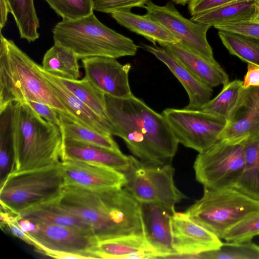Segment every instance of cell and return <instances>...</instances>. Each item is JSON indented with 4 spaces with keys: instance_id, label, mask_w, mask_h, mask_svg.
I'll return each mask as SVG.
<instances>
[{
    "instance_id": "obj_1",
    "label": "cell",
    "mask_w": 259,
    "mask_h": 259,
    "mask_svg": "<svg viewBox=\"0 0 259 259\" xmlns=\"http://www.w3.org/2000/svg\"><path fill=\"white\" fill-rule=\"evenodd\" d=\"M113 135L121 138L131 152L152 165L171 163L179 142L162 114L133 95L118 98L105 94Z\"/></svg>"
},
{
    "instance_id": "obj_2",
    "label": "cell",
    "mask_w": 259,
    "mask_h": 259,
    "mask_svg": "<svg viewBox=\"0 0 259 259\" xmlns=\"http://www.w3.org/2000/svg\"><path fill=\"white\" fill-rule=\"evenodd\" d=\"M59 202L88 224L99 241L144 235L140 202L124 188L92 190L64 186Z\"/></svg>"
},
{
    "instance_id": "obj_3",
    "label": "cell",
    "mask_w": 259,
    "mask_h": 259,
    "mask_svg": "<svg viewBox=\"0 0 259 259\" xmlns=\"http://www.w3.org/2000/svg\"><path fill=\"white\" fill-rule=\"evenodd\" d=\"M12 127L14 161L11 172L61 161L63 137L60 127L41 117L27 102L13 104Z\"/></svg>"
},
{
    "instance_id": "obj_4",
    "label": "cell",
    "mask_w": 259,
    "mask_h": 259,
    "mask_svg": "<svg viewBox=\"0 0 259 259\" xmlns=\"http://www.w3.org/2000/svg\"><path fill=\"white\" fill-rule=\"evenodd\" d=\"M36 63L11 39L1 34L0 111L11 104L34 101L69 116Z\"/></svg>"
},
{
    "instance_id": "obj_5",
    "label": "cell",
    "mask_w": 259,
    "mask_h": 259,
    "mask_svg": "<svg viewBox=\"0 0 259 259\" xmlns=\"http://www.w3.org/2000/svg\"><path fill=\"white\" fill-rule=\"evenodd\" d=\"M52 32L54 44L70 49L78 60L133 56L139 48L131 38L101 22L94 13L75 20L62 19Z\"/></svg>"
},
{
    "instance_id": "obj_6",
    "label": "cell",
    "mask_w": 259,
    "mask_h": 259,
    "mask_svg": "<svg viewBox=\"0 0 259 259\" xmlns=\"http://www.w3.org/2000/svg\"><path fill=\"white\" fill-rule=\"evenodd\" d=\"M259 211V199L235 187L204 188L202 197L185 211L221 239L233 227Z\"/></svg>"
},
{
    "instance_id": "obj_7",
    "label": "cell",
    "mask_w": 259,
    "mask_h": 259,
    "mask_svg": "<svg viewBox=\"0 0 259 259\" xmlns=\"http://www.w3.org/2000/svg\"><path fill=\"white\" fill-rule=\"evenodd\" d=\"M64 186L59 163L11 172L1 183V208L18 214L26 208L59 198Z\"/></svg>"
},
{
    "instance_id": "obj_8",
    "label": "cell",
    "mask_w": 259,
    "mask_h": 259,
    "mask_svg": "<svg viewBox=\"0 0 259 259\" xmlns=\"http://www.w3.org/2000/svg\"><path fill=\"white\" fill-rule=\"evenodd\" d=\"M130 164L122 171L124 188L139 202L161 204L171 208L187 197L176 186L171 163L152 165L129 156Z\"/></svg>"
},
{
    "instance_id": "obj_9",
    "label": "cell",
    "mask_w": 259,
    "mask_h": 259,
    "mask_svg": "<svg viewBox=\"0 0 259 259\" xmlns=\"http://www.w3.org/2000/svg\"><path fill=\"white\" fill-rule=\"evenodd\" d=\"M244 140H219L199 153L193 165L196 180L204 188L235 187L244 167Z\"/></svg>"
},
{
    "instance_id": "obj_10",
    "label": "cell",
    "mask_w": 259,
    "mask_h": 259,
    "mask_svg": "<svg viewBox=\"0 0 259 259\" xmlns=\"http://www.w3.org/2000/svg\"><path fill=\"white\" fill-rule=\"evenodd\" d=\"M178 142L199 153L220 140L226 119L201 110L166 108L161 113Z\"/></svg>"
},
{
    "instance_id": "obj_11",
    "label": "cell",
    "mask_w": 259,
    "mask_h": 259,
    "mask_svg": "<svg viewBox=\"0 0 259 259\" xmlns=\"http://www.w3.org/2000/svg\"><path fill=\"white\" fill-rule=\"evenodd\" d=\"M17 223L37 242V251L45 247L100 258L97 254L99 241L92 233L67 226L34 223L27 219H19Z\"/></svg>"
},
{
    "instance_id": "obj_12",
    "label": "cell",
    "mask_w": 259,
    "mask_h": 259,
    "mask_svg": "<svg viewBox=\"0 0 259 259\" xmlns=\"http://www.w3.org/2000/svg\"><path fill=\"white\" fill-rule=\"evenodd\" d=\"M144 8L148 16L162 24L186 47L208 60H215L206 37L210 26L186 19L171 1L159 6L151 0Z\"/></svg>"
},
{
    "instance_id": "obj_13",
    "label": "cell",
    "mask_w": 259,
    "mask_h": 259,
    "mask_svg": "<svg viewBox=\"0 0 259 259\" xmlns=\"http://www.w3.org/2000/svg\"><path fill=\"white\" fill-rule=\"evenodd\" d=\"M84 77L105 94L127 98L133 94L128 81L131 64L122 65L115 58L95 56L81 60Z\"/></svg>"
},
{
    "instance_id": "obj_14",
    "label": "cell",
    "mask_w": 259,
    "mask_h": 259,
    "mask_svg": "<svg viewBox=\"0 0 259 259\" xmlns=\"http://www.w3.org/2000/svg\"><path fill=\"white\" fill-rule=\"evenodd\" d=\"M59 166L64 186L100 190L121 188L126 182L122 172L98 164L67 160Z\"/></svg>"
},
{
    "instance_id": "obj_15",
    "label": "cell",
    "mask_w": 259,
    "mask_h": 259,
    "mask_svg": "<svg viewBox=\"0 0 259 259\" xmlns=\"http://www.w3.org/2000/svg\"><path fill=\"white\" fill-rule=\"evenodd\" d=\"M172 243L176 253L197 254L219 249L223 242L186 212H175L170 220ZM175 253V254H176Z\"/></svg>"
},
{
    "instance_id": "obj_16",
    "label": "cell",
    "mask_w": 259,
    "mask_h": 259,
    "mask_svg": "<svg viewBox=\"0 0 259 259\" xmlns=\"http://www.w3.org/2000/svg\"><path fill=\"white\" fill-rule=\"evenodd\" d=\"M259 134V86L242 87L220 140L242 141Z\"/></svg>"
},
{
    "instance_id": "obj_17",
    "label": "cell",
    "mask_w": 259,
    "mask_h": 259,
    "mask_svg": "<svg viewBox=\"0 0 259 259\" xmlns=\"http://www.w3.org/2000/svg\"><path fill=\"white\" fill-rule=\"evenodd\" d=\"M140 206L144 237L157 258L175 254L170 227L175 209L153 202H140Z\"/></svg>"
},
{
    "instance_id": "obj_18",
    "label": "cell",
    "mask_w": 259,
    "mask_h": 259,
    "mask_svg": "<svg viewBox=\"0 0 259 259\" xmlns=\"http://www.w3.org/2000/svg\"><path fill=\"white\" fill-rule=\"evenodd\" d=\"M40 70L49 87L66 109L69 117L80 125L100 134L113 136V126L74 95L59 77L40 66Z\"/></svg>"
},
{
    "instance_id": "obj_19",
    "label": "cell",
    "mask_w": 259,
    "mask_h": 259,
    "mask_svg": "<svg viewBox=\"0 0 259 259\" xmlns=\"http://www.w3.org/2000/svg\"><path fill=\"white\" fill-rule=\"evenodd\" d=\"M141 47L163 63L179 80L189 97V104L184 108L199 110L210 100L212 88L195 76L165 48L141 43Z\"/></svg>"
},
{
    "instance_id": "obj_20",
    "label": "cell",
    "mask_w": 259,
    "mask_h": 259,
    "mask_svg": "<svg viewBox=\"0 0 259 259\" xmlns=\"http://www.w3.org/2000/svg\"><path fill=\"white\" fill-rule=\"evenodd\" d=\"M78 160L107 166L120 171L129 166L130 157L117 151L82 142L63 139L62 160Z\"/></svg>"
},
{
    "instance_id": "obj_21",
    "label": "cell",
    "mask_w": 259,
    "mask_h": 259,
    "mask_svg": "<svg viewBox=\"0 0 259 259\" xmlns=\"http://www.w3.org/2000/svg\"><path fill=\"white\" fill-rule=\"evenodd\" d=\"M162 47L171 53L195 76L210 87L224 86L229 82L228 74L215 60L206 59L180 41Z\"/></svg>"
},
{
    "instance_id": "obj_22",
    "label": "cell",
    "mask_w": 259,
    "mask_h": 259,
    "mask_svg": "<svg viewBox=\"0 0 259 259\" xmlns=\"http://www.w3.org/2000/svg\"><path fill=\"white\" fill-rule=\"evenodd\" d=\"M59 198L60 197L25 209L18 214L19 219L70 227L94 234L88 224L61 205Z\"/></svg>"
},
{
    "instance_id": "obj_23",
    "label": "cell",
    "mask_w": 259,
    "mask_h": 259,
    "mask_svg": "<svg viewBox=\"0 0 259 259\" xmlns=\"http://www.w3.org/2000/svg\"><path fill=\"white\" fill-rule=\"evenodd\" d=\"M111 17L121 26L142 35L156 45L178 43L180 40L159 22L148 16L134 14L131 11H117Z\"/></svg>"
},
{
    "instance_id": "obj_24",
    "label": "cell",
    "mask_w": 259,
    "mask_h": 259,
    "mask_svg": "<svg viewBox=\"0 0 259 259\" xmlns=\"http://www.w3.org/2000/svg\"><path fill=\"white\" fill-rule=\"evenodd\" d=\"M256 0H236L192 16L190 19L211 26L250 20Z\"/></svg>"
},
{
    "instance_id": "obj_25",
    "label": "cell",
    "mask_w": 259,
    "mask_h": 259,
    "mask_svg": "<svg viewBox=\"0 0 259 259\" xmlns=\"http://www.w3.org/2000/svg\"><path fill=\"white\" fill-rule=\"evenodd\" d=\"M143 252L156 254L148 245L144 235H141L125 236L100 241L97 250V254L100 258L130 259L132 254Z\"/></svg>"
},
{
    "instance_id": "obj_26",
    "label": "cell",
    "mask_w": 259,
    "mask_h": 259,
    "mask_svg": "<svg viewBox=\"0 0 259 259\" xmlns=\"http://www.w3.org/2000/svg\"><path fill=\"white\" fill-rule=\"evenodd\" d=\"M78 59L69 49L56 44L45 54L41 68L60 78L76 80L80 77Z\"/></svg>"
},
{
    "instance_id": "obj_27",
    "label": "cell",
    "mask_w": 259,
    "mask_h": 259,
    "mask_svg": "<svg viewBox=\"0 0 259 259\" xmlns=\"http://www.w3.org/2000/svg\"><path fill=\"white\" fill-rule=\"evenodd\" d=\"M244 167L235 186L259 199V134L247 137L244 144Z\"/></svg>"
},
{
    "instance_id": "obj_28",
    "label": "cell",
    "mask_w": 259,
    "mask_h": 259,
    "mask_svg": "<svg viewBox=\"0 0 259 259\" xmlns=\"http://www.w3.org/2000/svg\"><path fill=\"white\" fill-rule=\"evenodd\" d=\"M58 113L60 120V128L63 139L76 140L114 151H120L112 136L93 131L77 123L69 116Z\"/></svg>"
},
{
    "instance_id": "obj_29",
    "label": "cell",
    "mask_w": 259,
    "mask_h": 259,
    "mask_svg": "<svg viewBox=\"0 0 259 259\" xmlns=\"http://www.w3.org/2000/svg\"><path fill=\"white\" fill-rule=\"evenodd\" d=\"M10 13L13 15L21 38L29 42L39 38V19L34 0H7Z\"/></svg>"
},
{
    "instance_id": "obj_30",
    "label": "cell",
    "mask_w": 259,
    "mask_h": 259,
    "mask_svg": "<svg viewBox=\"0 0 259 259\" xmlns=\"http://www.w3.org/2000/svg\"><path fill=\"white\" fill-rule=\"evenodd\" d=\"M60 78L82 102L98 115L110 121L107 111L105 94L103 92L85 77L76 80Z\"/></svg>"
},
{
    "instance_id": "obj_31",
    "label": "cell",
    "mask_w": 259,
    "mask_h": 259,
    "mask_svg": "<svg viewBox=\"0 0 259 259\" xmlns=\"http://www.w3.org/2000/svg\"><path fill=\"white\" fill-rule=\"evenodd\" d=\"M13 104L0 111V170L2 182L9 174L14 161L12 114Z\"/></svg>"
},
{
    "instance_id": "obj_32",
    "label": "cell",
    "mask_w": 259,
    "mask_h": 259,
    "mask_svg": "<svg viewBox=\"0 0 259 259\" xmlns=\"http://www.w3.org/2000/svg\"><path fill=\"white\" fill-rule=\"evenodd\" d=\"M218 35L230 54L247 63L259 66V43L230 32L219 30Z\"/></svg>"
},
{
    "instance_id": "obj_33",
    "label": "cell",
    "mask_w": 259,
    "mask_h": 259,
    "mask_svg": "<svg viewBox=\"0 0 259 259\" xmlns=\"http://www.w3.org/2000/svg\"><path fill=\"white\" fill-rule=\"evenodd\" d=\"M243 81L236 79L223 86L221 92L199 110L227 119L236 105L242 87Z\"/></svg>"
},
{
    "instance_id": "obj_34",
    "label": "cell",
    "mask_w": 259,
    "mask_h": 259,
    "mask_svg": "<svg viewBox=\"0 0 259 259\" xmlns=\"http://www.w3.org/2000/svg\"><path fill=\"white\" fill-rule=\"evenodd\" d=\"M201 258L259 259V245L251 241L222 243L216 250L200 253Z\"/></svg>"
},
{
    "instance_id": "obj_35",
    "label": "cell",
    "mask_w": 259,
    "mask_h": 259,
    "mask_svg": "<svg viewBox=\"0 0 259 259\" xmlns=\"http://www.w3.org/2000/svg\"><path fill=\"white\" fill-rule=\"evenodd\" d=\"M63 20H75L93 13L92 0H45Z\"/></svg>"
},
{
    "instance_id": "obj_36",
    "label": "cell",
    "mask_w": 259,
    "mask_h": 259,
    "mask_svg": "<svg viewBox=\"0 0 259 259\" xmlns=\"http://www.w3.org/2000/svg\"><path fill=\"white\" fill-rule=\"evenodd\" d=\"M259 235V211L246 217L230 229L223 239L227 242L251 241Z\"/></svg>"
},
{
    "instance_id": "obj_37",
    "label": "cell",
    "mask_w": 259,
    "mask_h": 259,
    "mask_svg": "<svg viewBox=\"0 0 259 259\" xmlns=\"http://www.w3.org/2000/svg\"><path fill=\"white\" fill-rule=\"evenodd\" d=\"M151 0H92L94 11L111 14L131 11L135 7L143 8Z\"/></svg>"
},
{
    "instance_id": "obj_38",
    "label": "cell",
    "mask_w": 259,
    "mask_h": 259,
    "mask_svg": "<svg viewBox=\"0 0 259 259\" xmlns=\"http://www.w3.org/2000/svg\"><path fill=\"white\" fill-rule=\"evenodd\" d=\"M219 30L228 31L259 40V22L249 20L214 26Z\"/></svg>"
},
{
    "instance_id": "obj_39",
    "label": "cell",
    "mask_w": 259,
    "mask_h": 259,
    "mask_svg": "<svg viewBox=\"0 0 259 259\" xmlns=\"http://www.w3.org/2000/svg\"><path fill=\"white\" fill-rule=\"evenodd\" d=\"M236 0H189L188 9L191 16Z\"/></svg>"
},
{
    "instance_id": "obj_40",
    "label": "cell",
    "mask_w": 259,
    "mask_h": 259,
    "mask_svg": "<svg viewBox=\"0 0 259 259\" xmlns=\"http://www.w3.org/2000/svg\"><path fill=\"white\" fill-rule=\"evenodd\" d=\"M26 102L45 120L60 127V120L59 113L57 111L43 103L30 101Z\"/></svg>"
},
{
    "instance_id": "obj_41",
    "label": "cell",
    "mask_w": 259,
    "mask_h": 259,
    "mask_svg": "<svg viewBox=\"0 0 259 259\" xmlns=\"http://www.w3.org/2000/svg\"><path fill=\"white\" fill-rule=\"evenodd\" d=\"M17 221L8 222L1 225V227L7 228L9 231L15 237L18 238L26 243L33 246L34 248L36 247V242L35 239L28 233L21 229L17 223Z\"/></svg>"
},
{
    "instance_id": "obj_42",
    "label": "cell",
    "mask_w": 259,
    "mask_h": 259,
    "mask_svg": "<svg viewBox=\"0 0 259 259\" xmlns=\"http://www.w3.org/2000/svg\"><path fill=\"white\" fill-rule=\"evenodd\" d=\"M259 86V66L247 63V72L242 83L243 88Z\"/></svg>"
},
{
    "instance_id": "obj_43",
    "label": "cell",
    "mask_w": 259,
    "mask_h": 259,
    "mask_svg": "<svg viewBox=\"0 0 259 259\" xmlns=\"http://www.w3.org/2000/svg\"><path fill=\"white\" fill-rule=\"evenodd\" d=\"M46 255L57 258H92L91 256L80 253L58 251L41 247L38 251Z\"/></svg>"
},
{
    "instance_id": "obj_44",
    "label": "cell",
    "mask_w": 259,
    "mask_h": 259,
    "mask_svg": "<svg viewBox=\"0 0 259 259\" xmlns=\"http://www.w3.org/2000/svg\"><path fill=\"white\" fill-rule=\"evenodd\" d=\"M9 13H10V11L7 0H1V30L4 27L7 21Z\"/></svg>"
},
{
    "instance_id": "obj_45",
    "label": "cell",
    "mask_w": 259,
    "mask_h": 259,
    "mask_svg": "<svg viewBox=\"0 0 259 259\" xmlns=\"http://www.w3.org/2000/svg\"><path fill=\"white\" fill-rule=\"evenodd\" d=\"M249 20L255 22H259V1H256L254 13Z\"/></svg>"
},
{
    "instance_id": "obj_46",
    "label": "cell",
    "mask_w": 259,
    "mask_h": 259,
    "mask_svg": "<svg viewBox=\"0 0 259 259\" xmlns=\"http://www.w3.org/2000/svg\"><path fill=\"white\" fill-rule=\"evenodd\" d=\"M172 2L173 3L180 5L182 6H185L187 4L189 1V0H169Z\"/></svg>"
},
{
    "instance_id": "obj_47",
    "label": "cell",
    "mask_w": 259,
    "mask_h": 259,
    "mask_svg": "<svg viewBox=\"0 0 259 259\" xmlns=\"http://www.w3.org/2000/svg\"><path fill=\"white\" fill-rule=\"evenodd\" d=\"M256 1H259V0H256Z\"/></svg>"
}]
</instances>
